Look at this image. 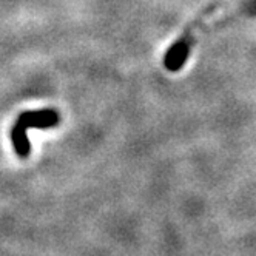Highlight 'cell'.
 Listing matches in <instances>:
<instances>
[{
	"instance_id": "cell-1",
	"label": "cell",
	"mask_w": 256,
	"mask_h": 256,
	"mask_svg": "<svg viewBox=\"0 0 256 256\" xmlns=\"http://www.w3.org/2000/svg\"><path fill=\"white\" fill-rule=\"evenodd\" d=\"M242 17H256V0H222L207 6L187 25L184 32L168 48L164 58V65L172 72L179 71L186 65L192 50L200 38L210 34L216 26L242 19Z\"/></svg>"
},
{
	"instance_id": "cell-2",
	"label": "cell",
	"mask_w": 256,
	"mask_h": 256,
	"mask_svg": "<svg viewBox=\"0 0 256 256\" xmlns=\"http://www.w3.org/2000/svg\"><path fill=\"white\" fill-rule=\"evenodd\" d=\"M58 124H59V114L54 110L22 113L11 130V140L17 156L25 159L31 153V144L26 136L28 128H50Z\"/></svg>"
}]
</instances>
